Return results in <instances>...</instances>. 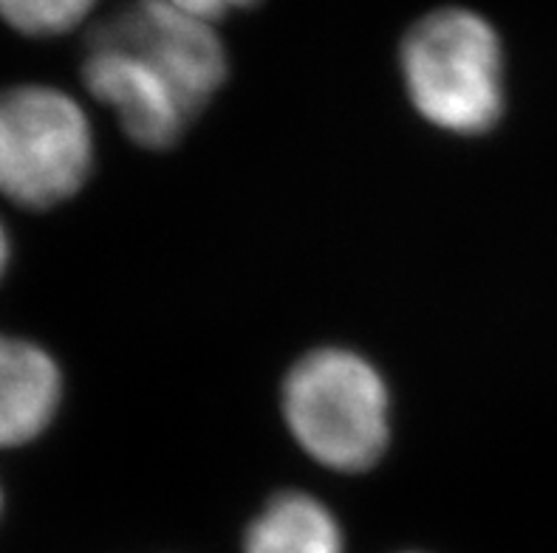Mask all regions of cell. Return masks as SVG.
I'll return each mask as SVG.
<instances>
[{"instance_id": "cell-5", "label": "cell", "mask_w": 557, "mask_h": 553, "mask_svg": "<svg viewBox=\"0 0 557 553\" xmlns=\"http://www.w3.org/2000/svg\"><path fill=\"white\" fill-rule=\"evenodd\" d=\"M83 79L88 91L116 113L125 134L141 148L162 150L176 144L184 127L193 122L190 111L159 74L94 35L85 49Z\"/></svg>"}, {"instance_id": "cell-8", "label": "cell", "mask_w": 557, "mask_h": 553, "mask_svg": "<svg viewBox=\"0 0 557 553\" xmlns=\"http://www.w3.org/2000/svg\"><path fill=\"white\" fill-rule=\"evenodd\" d=\"M97 0H0V17L28 37L65 35L91 14Z\"/></svg>"}, {"instance_id": "cell-9", "label": "cell", "mask_w": 557, "mask_h": 553, "mask_svg": "<svg viewBox=\"0 0 557 553\" xmlns=\"http://www.w3.org/2000/svg\"><path fill=\"white\" fill-rule=\"evenodd\" d=\"M173 7L184 9L187 14L198 17V21L215 23L221 17H226L230 12H238V9L255 7L258 0H170Z\"/></svg>"}, {"instance_id": "cell-4", "label": "cell", "mask_w": 557, "mask_h": 553, "mask_svg": "<svg viewBox=\"0 0 557 553\" xmlns=\"http://www.w3.org/2000/svg\"><path fill=\"white\" fill-rule=\"evenodd\" d=\"M94 37L127 51L156 71L196 120L226 79V51L212 23L170 0H131L99 23Z\"/></svg>"}, {"instance_id": "cell-10", "label": "cell", "mask_w": 557, "mask_h": 553, "mask_svg": "<svg viewBox=\"0 0 557 553\" xmlns=\"http://www.w3.org/2000/svg\"><path fill=\"white\" fill-rule=\"evenodd\" d=\"M7 260H9V240L3 226H0V274H3V268H7Z\"/></svg>"}, {"instance_id": "cell-6", "label": "cell", "mask_w": 557, "mask_h": 553, "mask_svg": "<svg viewBox=\"0 0 557 553\" xmlns=\"http://www.w3.org/2000/svg\"><path fill=\"white\" fill-rule=\"evenodd\" d=\"M63 378L49 353L23 339L0 337V447L32 441L54 418Z\"/></svg>"}, {"instance_id": "cell-1", "label": "cell", "mask_w": 557, "mask_h": 553, "mask_svg": "<svg viewBox=\"0 0 557 553\" xmlns=\"http://www.w3.org/2000/svg\"><path fill=\"white\" fill-rule=\"evenodd\" d=\"M403 77L413 108L450 134H487L504 111L502 40L470 9H436L410 26Z\"/></svg>"}, {"instance_id": "cell-2", "label": "cell", "mask_w": 557, "mask_h": 553, "mask_svg": "<svg viewBox=\"0 0 557 553\" xmlns=\"http://www.w3.org/2000/svg\"><path fill=\"white\" fill-rule=\"evenodd\" d=\"M283 413L297 443L329 469L362 472L388 447V390L357 353L304 356L283 385Z\"/></svg>"}, {"instance_id": "cell-7", "label": "cell", "mask_w": 557, "mask_h": 553, "mask_svg": "<svg viewBox=\"0 0 557 553\" xmlns=\"http://www.w3.org/2000/svg\"><path fill=\"white\" fill-rule=\"evenodd\" d=\"M247 553H346L343 531L320 500L286 491L258 514L244 542Z\"/></svg>"}, {"instance_id": "cell-3", "label": "cell", "mask_w": 557, "mask_h": 553, "mask_svg": "<svg viewBox=\"0 0 557 553\" xmlns=\"http://www.w3.org/2000/svg\"><path fill=\"white\" fill-rule=\"evenodd\" d=\"M91 125L69 93L49 85L0 91V192L23 206H51L88 178Z\"/></svg>"}]
</instances>
